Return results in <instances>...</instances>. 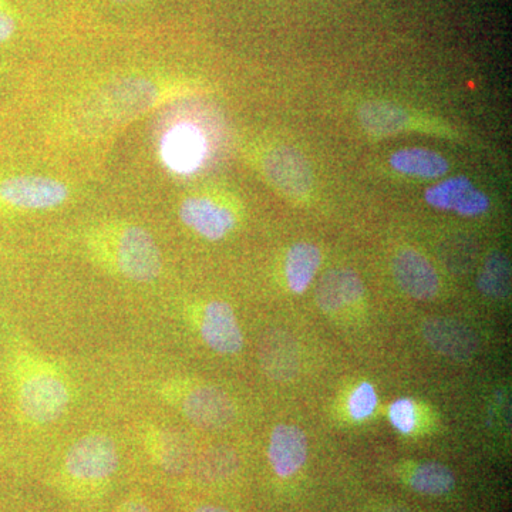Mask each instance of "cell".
Returning a JSON list of instances; mask_svg holds the SVG:
<instances>
[{"instance_id":"obj_11","label":"cell","mask_w":512,"mask_h":512,"mask_svg":"<svg viewBox=\"0 0 512 512\" xmlns=\"http://www.w3.org/2000/svg\"><path fill=\"white\" fill-rule=\"evenodd\" d=\"M424 200L437 210L454 211L463 217H478L490 208L487 195L463 175L427 188Z\"/></svg>"},{"instance_id":"obj_6","label":"cell","mask_w":512,"mask_h":512,"mask_svg":"<svg viewBox=\"0 0 512 512\" xmlns=\"http://www.w3.org/2000/svg\"><path fill=\"white\" fill-rule=\"evenodd\" d=\"M70 188L56 178L36 174L0 177V212L55 210L69 200Z\"/></svg>"},{"instance_id":"obj_15","label":"cell","mask_w":512,"mask_h":512,"mask_svg":"<svg viewBox=\"0 0 512 512\" xmlns=\"http://www.w3.org/2000/svg\"><path fill=\"white\" fill-rule=\"evenodd\" d=\"M365 292L362 279L352 269H330L316 288V302L326 313L343 311L359 301Z\"/></svg>"},{"instance_id":"obj_14","label":"cell","mask_w":512,"mask_h":512,"mask_svg":"<svg viewBox=\"0 0 512 512\" xmlns=\"http://www.w3.org/2000/svg\"><path fill=\"white\" fill-rule=\"evenodd\" d=\"M268 457L276 476H295L308 460V439L305 431L292 424H278L272 430Z\"/></svg>"},{"instance_id":"obj_28","label":"cell","mask_w":512,"mask_h":512,"mask_svg":"<svg viewBox=\"0 0 512 512\" xmlns=\"http://www.w3.org/2000/svg\"><path fill=\"white\" fill-rule=\"evenodd\" d=\"M377 512H413L412 510H409L407 507H402V505H386V507L380 508Z\"/></svg>"},{"instance_id":"obj_9","label":"cell","mask_w":512,"mask_h":512,"mask_svg":"<svg viewBox=\"0 0 512 512\" xmlns=\"http://www.w3.org/2000/svg\"><path fill=\"white\" fill-rule=\"evenodd\" d=\"M207 153V138L195 124H175L168 128L161 138V160L165 167L175 174H194L204 164Z\"/></svg>"},{"instance_id":"obj_1","label":"cell","mask_w":512,"mask_h":512,"mask_svg":"<svg viewBox=\"0 0 512 512\" xmlns=\"http://www.w3.org/2000/svg\"><path fill=\"white\" fill-rule=\"evenodd\" d=\"M5 376L16 412L32 426L62 419L72 403V383L63 367L33 350L10 349Z\"/></svg>"},{"instance_id":"obj_26","label":"cell","mask_w":512,"mask_h":512,"mask_svg":"<svg viewBox=\"0 0 512 512\" xmlns=\"http://www.w3.org/2000/svg\"><path fill=\"white\" fill-rule=\"evenodd\" d=\"M19 30V18L8 0H0V45H6Z\"/></svg>"},{"instance_id":"obj_23","label":"cell","mask_w":512,"mask_h":512,"mask_svg":"<svg viewBox=\"0 0 512 512\" xmlns=\"http://www.w3.org/2000/svg\"><path fill=\"white\" fill-rule=\"evenodd\" d=\"M235 467H237V456L225 448L211 451L201 461L202 476L211 478V480L229 476Z\"/></svg>"},{"instance_id":"obj_18","label":"cell","mask_w":512,"mask_h":512,"mask_svg":"<svg viewBox=\"0 0 512 512\" xmlns=\"http://www.w3.org/2000/svg\"><path fill=\"white\" fill-rule=\"evenodd\" d=\"M360 123L367 133L376 137L393 136L409 124L407 111L389 101H369L359 111Z\"/></svg>"},{"instance_id":"obj_4","label":"cell","mask_w":512,"mask_h":512,"mask_svg":"<svg viewBox=\"0 0 512 512\" xmlns=\"http://www.w3.org/2000/svg\"><path fill=\"white\" fill-rule=\"evenodd\" d=\"M119 467L116 441L109 434L90 433L74 441L64 454L62 477L73 493L92 495L106 488Z\"/></svg>"},{"instance_id":"obj_16","label":"cell","mask_w":512,"mask_h":512,"mask_svg":"<svg viewBox=\"0 0 512 512\" xmlns=\"http://www.w3.org/2000/svg\"><path fill=\"white\" fill-rule=\"evenodd\" d=\"M143 443L148 456L168 473H180L187 467L190 447L175 431L151 424L143 430Z\"/></svg>"},{"instance_id":"obj_17","label":"cell","mask_w":512,"mask_h":512,"mask_svg":"<svg viewBox=\"0 0 512 512\" xmlns=\"http://www.w3.org/2000/svg\"><path fill=\"white\" fill-rule=\"evenodd\" d=\"M259 360L266 375L274 380H291L298 373V350L292 336L281 330L266 333L259 348Z\"/></svg>"},{"instance_id":"obj_20","label":"cell","mask_w":512,"mask_h":512,"mask_svg":"<svg viewBox=\"0 0 512 512\" xmlns=\"http://www.w3.org/2000/svg\"><path fill=\"white\" fill-rule=\"evenodd\" d=\"M390 165L397 173L420 178H439L448 171L447 160L441 154L417 147L396 151Z\"/></svg>"},{"instance_id":"obj_10","label":"cell","mask_w":512,"mask_h":512,"mask_svg":"<svg viewBox=\"0 0 512 512\" xmlns=\"http://www.w3.org/2000/svg\"><path fill=\"white\" fill-rule=\"evenodd\" d=\"M264 173L276 190L291 197L311 191L313 175L308 161L292 147H276L264 158Z\"/></svg>"},{"instance_id":"obj_21","label":"cell","mask_w":512,"mask_h":512,"mask_svg":"<svg viewBox=\"0 0 512 512\" xmlns=\"http://www.w3.org/2000/svg\"><path fill=\"white\" fill-rule=\"evenodd\" d=\"M478 289L495 301L507 299L511 293V262L503 252H493L478 275Z\"/></svg>"},{"instance_id":"obj_22","label":"cell","mask_w":512,"mask_h":512,"mask_svg":"<svg viewBox=\"0 0 512 512\" xmlns=\"http://www.w3.org/2000/svg\"><path fill=\"white\" fill-rule=\"evenodd\" d=\"M410 487L424 495H446L456 487L453 471L440 463H423L414 468L409 478Z\"/></svg>"},{"instance_id":"obj_19","label":"cell","mask_w":512,"mask_h":512,"mask_svg":"<svg viewBox=\"0 0 512 512\" xmlns=\"http://www.w3.org/2000/svg\"><path fill=\"white\" fill-rule=\"evenodd\" d=\"M319 248L308 242L292 245L286 254L285 276L289 289L295 293H303L311 285L320 266Z\"/></svg>"},{"instance_id":"obj_27","label":"cell","mask_w":512,"mask_h":512,"mask_svg":"<svg viewBox=\"0 0 512 512\" xmlns=\"http://www.w3.org/2000/svg\"><path fill=\"white\" fill-rule=\"evenodd\" d=\"M117 512H153L144 501L141 500H127L120 505Z\"/></svg>"},{"instance_id":"obj_8","label":"cell","mask_w":512,"mask_h":512,"mask_svg":"<svg viewBox=\"0 0 512 512\" xmlns=\"http://www.w3.org/2000/svg\"><path fill=\"white\" fill-rule=\"evenodd\" d=\"M178 217L185 227L208 241H221L238 224L237 214L229 205L200 194L188 195L181 201Z\"/></svg>"},{"instance_id":"obj_24","label":"cell","mask_w":512,"mask_h":512,"mask_svg":"<svg viewBox=\"0 0 512 512\" xmlns=\"http://www.w3.org/2000/svg\"><path fill=\"white\" fill-rule=\"evenodd\" d=\"M377 393L370 383H360L349 399V413L355 420L369 419L375 413Z\"/></svg>"},{"instance_id":"obj_12","label":"cell","mask_w":512,"mask_h":512,"mask_svg":"<svg viewBox=\"0 0 512 512\" xmlns=\"http://www.w3.org/2000/svg\"><path fill=\"white\" fill-rule=\"evenodd\" d=\"M393 275L403 292L430 301L440 291V278L429 259L413 249H403L393 259Z\"/></svg>"},{"instance_id":"obj_30","label":"cell","mask_w":512,"mask_h":512,"mask_svg":"<svg viewBox=\"0 0 512 512\" xmlns=\"http://www.w3.org/2000/svg\"><path fill=\"white\" fill-rule=\"evenodd\" d=\"M113 2H116V3H134V2H140V0H113Z\"/></svg>"},{"instance_id":"obj_25","label":"cell","mask_w":512,"mask_h":512,"mask_svg":"<svg viewBox=\"0 0 512 512\" xmlns=\"http://www.w3.org/2000/svg\"><path fill=\"white\" fill-rule=\"evenodd\" d=\"M389 417L394 429L403 434H410L416 427V406L410 399L396 400L390 406Z\"/></svg>"},{"instance_id":"obj_2","label":"cell","mask_w":512,"mask_h":512,"mask_svg":"<svg viewBox=\"0 0 512 512\" xmlns=\"http://www.w3.org/2000/svg\"><path fill=\"white\" fill-rule=\"evenodd\" d=\"M84 247L99 268L127 281L148 284L163 271V255L156 239L133 222L97 225L87 232Z\"/></svg>"},{"instance_id":"obj_3","label":"cell","mask_w":512,"mask_h":512,"mask_svg":"<svg viewBox=\"0 0 512 512\" xmlns=\"http://www.w3.org/2000/svg\"><path fill=\"white\" fill-rule=\"evenodd\" d=\"M173 87L163 79L127 77L104 84L82 101L76 117L84 127L107 130L137 119L163 104Z\"/></svg>"},{"instance_id":"obj_5","label":"cell","mask_w":512,"mask_h":512,"mask_svg":"<svg viewBox=\"0 0 512 512\" xmlns=\"http://www.w3.org/2000/svg\"><path fill=\"white\" fill-rule=\"evenodd\" d=\"M157 393L198 429L222 430L231 426L237 416L231 397L211 384L170 379L158 384Z\"/></svg>"},{"instance_id":"obj_7","label":"cell","mask_w":512,"mask_h":512,"mask_svg":"<svg viewBox=\"0 0 512 512\" xmlns=\"http://www.w3.org/2000/svg\"><path fill=\"white\" fill-rule=\"evenodd\" d=\"M192 319L202 342L215 353L237 355L244 348V335L237 315L227 302L210 301L195 306Z\"/></svg>"},{"instance_id":"obj_13","label":"cell","mask_w":512,"mask_h":512,"mask_svg":"<svg viewBox=\"0 0 512 512\" xmlns=\"http://www.w3.org/2000/svg\"><path fill=\"white\" fill-rule=\"evenodd\" d=\"M423 336L436 352L454 360L473 359L480 345L476 332L454 319L426 320L423 325Z\"/></svg>"},{"instance_id":"obj_29","label":"cell","mask_w":512,"mask_h":512,"mask_svg":"<svg viewBox=\"0 0 512 512\" xmlns=\"http://www.w3.org/2000/svg\"><path fill=\"white\" fill-rule=\"evenodd\" d=\"M194 512H231L225 510V508L215 507V505H201Z\"/></svg>"}]
</instances>
